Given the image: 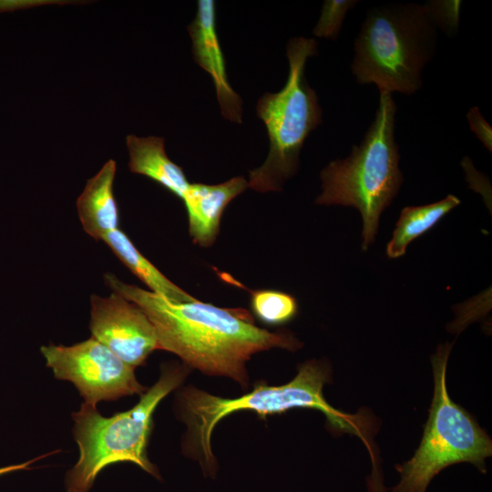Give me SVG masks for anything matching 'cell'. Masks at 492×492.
Returning <instances> with one entry per match:
<instances>
[{"label":"cell","instance_id":"cell-9","mask_svg":"<svg viewBox=\"0 0 492 492\" xmlns=\"http://www.w3.org/2000/svg\"><path fill=\"white\" fill-rule=\"evenodd\" d=\"M92 337L129 366L144 364L159 343L155 328L133 302L113 292L108 297H90Z\"/></svg>","mask_w":492,"mask_h":492},{"label":"cell","instance_id":"cell-14","mask_svg":"<svg viewBox=\"0 0 492 492\" xmlns=\"http://www.w3.org/2000/svg\"><path fill=\"white\" fill-rule=\"evenodd\" d=\"M102 241L107 243L112 252L150 292L173 302L182 303L196 300L169 280L154 266L133 244L121 230L117 229L106 234Z\"/></svg>","mask_w":492,"mask_h":492},{"label":"cell","instance_id":"cell-17","mask_svg":"<svg viewBox=\"0 0 492 492\" xmlns=\"http://www.w3.org/2000/svg\"><path fill=\"white\" fill-rule=\"evenodd\" d=\"M357 0H325L321 15L313 31V36L336 40L346 14L358 3Z\"/></svg>","mask_w":492,"mask_h":492},{"label":"cell","instance_id":"cell-15","mask_svg":"<svg viewBox=\"0 0 492 492\" xmlns=\"http://www.w3.org/2000/svg\"><path fill=\"white\" fill-rule=\"evenodd\" d=\"M460 202L456 196L449 194L431 204L405 207L387 243L386 255L391 259L403 256L414 240L429 231Z\"/></svg>","mask_w":492,"mask_h":492},{"label":"cell","instance_id":"cell-1","mask_svg":"<svg viewBox=\"0 0 492 492\" xmlns=\"http://www.w3.org/2000/svg\"><path fill=\"white\" fill-rule=\"evenodd\" d=\"M104 277L113 292L146 313L159 349L177 354L202 373L231 378L243 388L249 384L246 363L252 354L272 348L293 352L302 346L289 331L272 333L258 327L245 309L221 308L197 299L173 303L114 274Z\"/></svg>","mask_w":492,"mask_h":492},{"label":"cell","instance_id":"cell-5","mask_svg":"<svg viewBox=\"0 0 492 492\" xmlns=\"http://www.w3.org/2000/svg\"><path fill=\"white\" fill-rule=\"evenodd\" d=\"M186 374L183 366L165 364L159 380L141 395L137 405L110 417H104L96 406L83 403L79 411L73 413L79 458L67 475V492H88L99 472L118 462H132L159 477L146 452L153 413Z\"/></svg>","mask_w":492,"mask_h":492},{"label":"cell","instance_id":"cell-8","mask_svg":"<svg viewBox=\"0 0 492 492\" xmlns=\"http://www.w3.org/2000/svg\"><path fill=\"white\" fill-rule=\"evenodd\" d=\"M41 353L55 376L72 382L87 405L147 390L138 382L135 368L93 337L71 346H42Z\"/></svg>","mask_w":492,"mask_h":492},{"label":"cell","instance_id":"cell-4","mask_svg":"<svg viewBox=\"0 0 492 492\" xmlns=\"http://www.w3.org/2000/svg\"><path fill=\"white\" fill-rule=\"evenodd\" d=\"M396 103L380 93L374 118L359 145L344 159L330 161L321 171L319 205L356 209L362 217V250L374 241L382 212L398 194L404 181L395 139Z\"/></svg>","mask_w":492,"mask_h":492},{"label":"cell","instance_id":"cell-10","mask_svg":"<svg viewBox=\"0 0 492 492\" xmlns=\"http://www.w3.org/2000/svg\"><path fill=\"white\" fill-rule=\"evenodd\" d=\"M195 62L211 77L222 116L232 122H241V98L231 87L225 58L216 30L215 3L199 0L193 21L188 26Z\"/></svg>","mask_w":492,"mask_h":492},{"label":"cell","instance_id":"cell-18","mask_svg":"<svg viewBox=\"0 0 492 492\" xmlns=\"http://www.w3.org/2000/svg\"><path fill=\"white\" fill-rule=\"evenodd\" d=\"M427 3L438 27L448 33L457 29L460 1H431Z\"/></svg>","mask_w":492,"mask_h":492},{"label":"cell","instance_id":"cell-2","mask_svg":"<svg viewBox=\"0 0 492 492\" xmlns=\"http://www.w3.org/2000/svg\"><path fill=\"white\" fill-rule=\"evenodd\" d=\"M328 363L309 360L298 366L295 377L282 385L256 384L254 389L236 398H223L193 386L184 388L179 398L180 415L188 425L187 449L208 470L216 469L211 449V435L227 415L241 410L265 417L293 408L321 411L334 432L359 436L366 441L370 420L364 415H349L333 407L323 396V385L332 378Z\"/></svg>","mask_w":492,"mask_h":492},{"label":"cell","instance_id":"cell-16","mask_svg":"<svg viewBox=\"0 0 492 492\" xmlns=\"http://www.w3.org/2000/svg\"><path fill=\"white\" fill-rule=\"evenodd\" d=\"M251 308L256 318L268 325H282L298 313L295 297L272 289L251 291Z\"/></svg>","mask_w":492,"mask_h":492},{"label":"cell","instance_id":"cell-19","mask_svg":"<svg viewBox=\"0 0 492 492\" xmlns=\"http://www.w3.org/2000/svg\"><path fill=\"white\" fill-rule=\"evenodd\" d=\"M470 129L484 147L492 151V128L477 107H472L466 113Z\"/></svg>","mask_w":492,"mask_h":492},{"label":"cell","instance_id":"cell-3","mask_svg":"<svg viewBox=\"0 0 492 492\" xmlns=\"http://www.w3.org/2000/svg\"><path fill=\"white\" fill-rule=\"evenodd\" d=\"M438 26L426 4L391 3L366 11L354 40L352 74L380 93L413 95L436 55Z\"/></svg>","mask_w":492,"mask_h":492},{"label":"cell","instance_id":"cell-13","mask_svg":"<svg viewBox=\"0 0 492 492\" xmlns=\"http://www.w3.org/2000/svg\"><path fill=\"white\" fill-rule=\"evenodd\" d=\"M126 140L130 171L149 178L182 199L190 183L182 168L166 154L164 138L128 135Z\"/></svg>","mask_w":492,"mask_h":492},{"label":"cell","instance_id":"cell-7","mask_svg":"<svg viewBox=\"0 0 492 492\" xmlns=\"http://www.w3.org/2000/svg\"><path fill=\"white\" fill-rule=\"evenodd\" d=\"M453 343L439 344L431 356L434 396L418 448L411 459L395 469L399 483L392 492H425L442 469L468 462L486 473L485 459L492 455V441L477 420L449 396L446 374Z\"/></svg>","mask_w":492,"mask_h":492},{"label":"cell","instance_id":"cell-20","mask_svg":"<svg viewBox=\"0 0 492 492\" xmlns=\"http://www.w3.org/2000/svg\"><path fill=\"white\" fill-rule=\"evenodd\" d=\"M34 461L35 460H30V461H27V462L20 464V465H15V466H5V467H0V476L4 475V474H6V473H9V472L16 471V470H19V469H25L31 463H33Z\"/></svg>","mask_w":492,"mask_h":492},{"label":"cell","instance_id":"cell-6","mask_svg":"<svg viewBox=\"0 0 492 492\" xmlns=\"http://www.w3.org/2000/svg\"><path fill=\"white\" fill-rule=\"evenodd\" d=\"M317 54V42L302 36L287 45L289 74L284 87L265 93L256 106L270 140L263 164L249 172L248 186L259 192L279 191L300 166V152L307 137L323 122L316 92L305 77V65Z\"/></svg>","mask_w":492,"mask_h":492},{"label":"cell","instance_id":"cell-12","mask_svg":"<svg viewBox=\"0 0 492 492\" xmlns=\"http://www.w3.org/2000/svg\"><path fill=\"white\" fill-rule=\"evenodd\" d=\"M116 162L109 159L86 184L77 200V209L84 231L95 240L118 229L119 211L114 194Z\"/></svg>","mask_w":492,"mask_h":492},{"label":"cell","instance_id":"cell-11","mask_svg":"<svg viewBox=\"0 0 492 492\" xmlns=\"http://www.w3.org/2000/svg\"><path fill=\"white\" fill-rule=\"evenodd\" d=\"M248 187L242 176L215 185L190 183L181 200L187 210L189 233L196 244L212 245L227 205Z\"/></svg>","mask_w":492,"mask_h":492}]
</instances>
